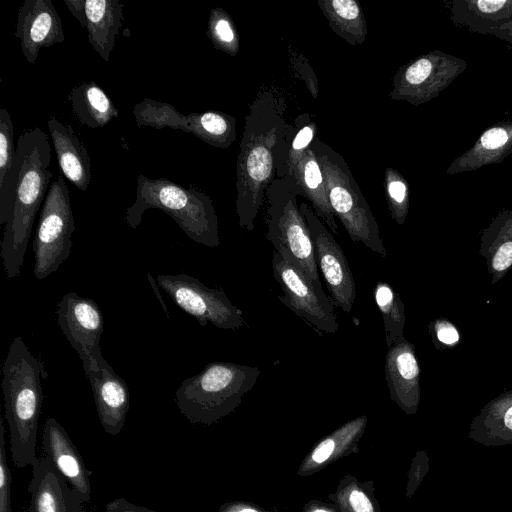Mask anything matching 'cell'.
Listing matches in <instances>:
<instances>
[{
	"label": "cell",
	"mask_w": 512,
	"mask_h": 512,
	"mask_svg": "<svg viewBox=\"0 0 512 512\" xmlns=\"http://www.w3.org/2000/svg\"><path fill=\"white\" fill-rule=\"evenodd\" d=\"M11 471L5 447V427L0 419V512H12Z\"/></svg>",
	"instance_id": "f546056e"
},
{
	"label": "cell",
	"mask_w": 512,
	"mask_h": 512,
	"mask_svg": "<svg viewBox=\"0 0 512 512\" xmlns=\"http://www.w3.org/2000/svg\"><path fill=\"white\" fill-rule=\"evenodd\" d=\"M106 512H156L147 507L134 504L125 498L118 497L108 502L105 506Z\"/></svg>",
	"instance_id": "836d02e7"
},
{
	"label": "cell",
	"mask_w": 512,
	"mask_h": 512,
	"mask_svg": "<svg viewBox=\"0 0 512 512\" xmlns=\"http://www.w3.org/2000/svg\"><path fill=\"white\" fill-rule=\"evenodd\" d=\"M299 195L304 197L294 176L286 173L273 179L265 193L266 237L278 254L308 278L320 282L311 232L297 202Z\"/></svg>",
	"instance_id": "8992f818"
},
{
	"label": "cell",
	"mask_w": 512,
	"mask_h": 512,
	"mask_svg": "<svg viewBox=\"0 0 512 512\" xmlns=\"http://www.w3.org/2000/svg\"><path fill=\"white\" fill-rule=\"evenodd\" d=\"M207 36L218 50L230 56H236L239 51L237 29L230 15L222 8L211 9L208 18Z\"/></svg>",
	"instance_id": "4316f807"
},
{
	"label": "cell",
	"mask_w": 512,
	"mask_h": 512,
	"mask_svg": "<svg viewBox=\"0 0 512 512\" xmlns=\"http://www.w3.org/2000/svg\"><path fill=\"white\" fill-rule=\"evenodd\" d=\"M31 466L29 512H85L80 494L46 456L37 457Z\"/></svg>",
	"instance_id": "5bb4252c"
},
{
	"label": "cell",
	"mask_w": 512,
	"mask_h": 512,
	"mask_svg": "<svg viewBox=\"0 0 512 512\" xmlns=\"http://www.w3.org/2000/svg\"><path fill=\"white\" fill-rule=\"evenodd\" d=\"M74 229L69 189L63 177H58L47 191L33 239V274L37 280L50 276L68 259Z\"/></svg>",
	"instance_id": "ba28073f"
},
{
	"label": "cell",
	"mask_w": 512,
	"mask_h": 512,
	"mask_svg": "<svg viewBox=\"0 0 512 512\" xmlns=\"http://www.w3.org/2000/svg\"><path fill=\"white\" fill-rule=\"evenodd\" d=\"M15 154L14 127L7 109H0V184L11 167Z\"/></svg>",
	"instance_id": "f1b7e54d"
},
{
	"label": "cell",
	"mask_w": 512,
	"mask_h": 512,
	"mask_svg": "<svg viewBox=\"0 0 512 512\" xmlns=\"http://www.w3.org/2000/svg\"><path fill=\"white\" fill-rule=\"evenodd\" d=\"M317 126L313 121H308L293 136L286 161V172L291 174L295 164L302 156L303 152L309 148L314 140Z\"/></svg>",
	"instance_id": "4dcf8cb0"
},
{
	"label": "cell",
	"mask_w": 512,
	"mask_h": 512,
	"mask_svg": "<svg viewBox=\"0 0 512 512\" xmlns=\"http://www.w3.org/2000/svg\"><path fill=\"white\" fill-rule=\"evenodd\" d=\"M317 4L333 32L352 46L367 36L364 13L355 0H318Z\"/></svg>",
	"instance_id": "603a6c76"
},
{
	"label": "cell",
	"mask_w": 512,
	"mask_h": 512,
	"mask_svg": "<svg viewBox=\"0 0 512 512\" xmlns=\"http://www.w3.org/2000/svg\"><path fill=\"white\" fill-rule=\"evenodd\" d=\"M47 126L63 175L85 192L91 180V159L87 149L69 124L51 116Z\"/></svg>",
	"instance_id": "ac0fdd59"
},
{
	"label": "cell",
	"mask_w": 512,
	"mask_h": 512,
	"mask_svg": "<svg viewBox=\"0 0 512 512\" xmlns=\"http://www.w3.org/2000/svg\"><path fill=\"white\" fill-rule=\"evenodd\" d=\"M98 363L97 370H89L85 375L91 385L102 428L110 435H117L122 431L129 411V388L103 356Z\"/></svg>",
	"instance_id": "9a60e30c"
},
{
	"label": "cell",
	"mask_w": 512,
	"mask_h": 512,
	"mask_svg": "<svg viewBox=\"0 0 512 512\" xmlns=\"http://www.w3.org/2000/svg\"><path fill=\"white\" fill-rule=\"evenodd\" d=\"M272 270L283 292L278 298L284 305L315 330L337 332L339 325L334 307L321 282L308 278L276 251L273 253Z\"/></svg>",
	"instance_id": "30bf717a"
},
{
	"label": "cell",
	"mask_w": 512,
	"mask_h": 512,
	"mask_svg": "<svg viewBox=\"0 0 512 512\" xmlns=\"http://www.w3.org/2000/svg\"><path fill=\"white\" fill-rule=\"evenodd\" d=\"M51 146L39 127L22 132L11 167L0 184V243L6 277L16 278L24 262L32 227L50 187Z\"/></svg>",
	"instance_id": "6da1fadb"
},
{
	"label": "cell",
	"mask_w": 512,
	"mask_h": 512,
	"mask_svg": "<svg viewBox=\"0 0 512 512\" xmlns=\"http://www.w3.org/2000/svg\"><path fill=\"white\" fill-rule=\"evenodd\" d=\"M314 512H327V511H324V510H316Z\"/></svg>",
	"instance_id": "ab89813d"
},
{
	"label": "cell",
	"mask_w": 512,
	"mask_h": 512,
	"mask_svg": "<svg viewBox=\"0 0 512 512\" xmlns=\"http://www.w3.org/2000/svg\"><path fill=\"white\" fill-rule=\"evenodd\" d=\"M374 301L382 315L387 347L404 339L405 310L398 292L387 282L378 281Z\"/></svg>",
	"instance_id": "d4e9b609"
},
{
	"label": "cell",
	"mask_w": 512,
	"mask_h": 512,
	"mask_svg": "<svg viewBox=\"0 0 512 512\" xmlns=\"http://www.w3.org/2000/svg\"><path fill=\"white\" fill-rule=\"evenodd\" d=\"M56 316L57 324L79 355L84 372L97 370L104 329V317L98 304L76 292H68L57 303Z\"/></svg>",
	"instance_id": "8fae6325"
},
{
	"label": "cell",
	"mask_w": 512,
	"mask_h": 512,
	"mask_svg": "<svg viewBox=\"0 0 512 512\" xmlns=\"http://www.w3.org/2000/svg\"><path fill=\"white\" fill-rule=\"evenodd\" d=\"M334 444L332 439H327L320 443L312 455L313 460L317 463L324 462L332 454Z\"/></svg>",
	"instance_id": "8d00e7d4"
},
{
	"label": "cell",
	"mask_w": 512,
	"mask_h": 512,
	"mask_svg": "<svg viewBox=\"0 0 512 512\" xmlns=\"http://www.w3.org/2000/svg\"><path fill=\"white\" fill-rule=\"evenodd\" d=\"M384 369L392 399L414 413L420 401V368L414 345L404 338L389 347Z\"/></svg>",
	"instance_id": "e0dca14e"
},
{
	"label": "cell",
	"mask_w": 512,
	"mask_h": 512,
	"mask_svg": "<svg viewBox=\"0 0 512 512\" xmlns=\"http://www.w3.org/2000/svg\"><path fill=\"white\" fill-rule=\"evenodd\" d=\"M507 140V132L503 128L495 127L487 130L481 136L480 144L486 149H496L503 146Z\"/></svg>",
	"instance_id": "d6a6232c"
},
{
	"label": "cell",
	"mask_w": 512,
	"mask_h": 512,
	"mask_svg": "<svg viewBox=\"0 0 512 512\" xmlns=\"http://www.w3.org/2000/svg\"><path fill=\"white\" fill-rule=\"evenodd\" d=\"M159 209L168 214L193 241L218 247L217 215L211 198L195 187L185 188L166 178L137 177L134 203L126 210L128 226L136 229L144 212Z\"/></svg>",
	"instance_id": "277c9868"
},
{
	"label": "cell",
	"mask_w": 512,
	"mask_h": 512,
	"mask_svg": "<svg viewBox=\"0 0 512 512\" xmlns=\"http://www.w3.org/2000/svg\"><path fill=\"white\" fill-rule=\"evenodd\" d=\"M157 283L181 310L203 327L212 324L219 329L236 330L246 323L243 312L221 289L209 288L184 273L158 275Z\"/></svg>",
	"instance_id": "9c48e42d"
},
{
	"label": "cell",
	"mask_w": 512,
	"mask_h": 512,
	"mask_svg": "<svg viewBox=\"0 0 512 512\" xmlns=\"http://www.w3.org/2000/svg\"><path fill=\"white\" fill-rule=\"evenodd\" d=\"M312 236L318 269L321 271L333 304L350 313L356 299V283L347 258L326 226L306 202L299 205Z\"/></svg>",
	"instance_id": "7c38bea8"
},
{
	"label": "cell",
	"mask_w": 512,
	"mask_h": 512,
	"mask_svg": "<svg viewBox=\"0 0 512 512\" xmlns=\"http://www.w3.org/2000/svg\"><path fill=\"white\" fill-rule=\"evenodd\" d=\"M132 113L138 127L171 128L184 132L187 128V115L169 103L144 98L134 106Z\"/></svg>",
	"instance_id": "484cf974"
},
{
	"label": "cell",
	"mask_w": 512,
	"mask_h": 512,
	"mask_svg": "<svg viewBox=\"0 0 512 512\" xmlns=\"http://www.w3.org/2000/svg\"><path fill=\"white\" fill-rule=\"evenodd\" d=\"M236 512H258V511L253 510V509L246 508V509H241V510L236 511Z\"/></svg>",
	"instance_id": "f35d334b"
},
{
	"label": "cell",
	"mask_w": 512,
	"mask_h": 512,
	"mask_svg": "<svg viewBox=\"0 0 512 512\" xmlns=\"http://www.w3.org/2000/svg\"><path fill=\"white\" fill-rule=\"evenodd\" d=\"M260 373L256 366L208 363L201 372L181 382L175 403L191 423L209 424L232 410L252 389Z\"/></svg>",
	"instance_id": "5b68a950"
},
{
	"label": "cell",
	"mask_w": 512,
	"mask_h": 512,
	"mask_svg": "<svg viewBox=\"0 0 512 512\" xmlns=\"http://www.w3.org/2000/svg\"><path fill=\"white\" fill-rule=\"evenodd\" d=\"M15 36L34 65L42 48L65 41L61 18L51 0H25L17 13Z\"/></svg>",
	"instance_id": "4fadbf2b"
},
{
	"label": "cell",
	"mask_w": 512,
	"mask_h": 512,
	"mask_svg": "<svg viewBox=\"0 0 512 512\" xmlns=\"http://www.w3.org/2000/svg\"><path fill=\"white\" fill-rule=\"evenodd\" d=\"M470 439L489 447L512 444V390L488 402L474 417Z\"/></svg>",
	"instance_id": "d6986e66"
},
{
	"label": "cell",
	"mask_w": 512,
	"mask_h": 512,
	"mask_svg": "<svg viewBox=\"0 0 512 512\" xmlns=\"http://www.w3.org/2000/svg\"><path fill=\"white\" fill-rule=\"evenodd\" d=\"M385 195L392 219L403 224L408 211V188L402 176L393 168H387L384 174Z\"/></svg>",
	"instance_id": "83f0119b"
},
{
	"label": "cell",
	"mask_w": 512,
	"mask_h": 512,
	"mask_svg": "<svg viewBox=\"0 0 512 512\" xmlns=\"http://www.w3.org/2000/svg\"><path fill=\"white\" fill-rule=\"evenodd\" d=\"M321 166L329 203L355 243L386 257L378 223L343 157L316 138L310 144Z\"/></svg>",
	"instance_id": "52a82bcc"
},
{
	"label": "cell",
	"mask_w": 512,
	"mask_h": 512,
	"mask_svg": "<svg viewBox=\"0 0 512 512\" xmlns=\"http://www.w3.org/2000/svg\"><path fill=\"white\" fill-rule=\"evenodd\" d=\"M432 331L436 339L444 345L452 346L459 341L457 329L450 322L442 319L433 323Z\"/></svg>",
	"instance_id": "1f68e13d"
},
{
	"label": "cell",
	"mask_w": 512,
	"mask_h": 512,
	"mask_svg": "<svg viewBox=\"0 0 512 512\" xmlns=\"http://www.w3.org/2000/svg\"><path fill=\"white\" fill-rule=\"evenodd\" d=\"M1 387L12 460L24 468L37 458L43 388L42 365L19 336L11 342L3 362Z\"/></svg>",
	"instance_id": "3957f363"
},
{
	"label": "cell",
	"mask_w": 512,
	"mask_h": 512,
	"mask_svg": "<svg viewBox=\"0 0 512 512\" xmlns=\"http://www.w3.org/2000/svg\"><path fill=\"white\" fill-rule=\"evenodd\" d=\"M42 446L46 456L68 484L81 496L84 503L91 499L90 471L64 427L54 418L46 419L42 432Z\"/></svg>",
	"instance_id": "2e32d148"
},
{
	"label": "cell",
	"mask_w": 512,
	"mask_h": 512,
	"mask_svg": "<svg viewBox=\"0 0 512 512\" xmlns=\"http://www.w3.org/2000/svg\"><path fill=\"white\" fill-rule=\"evenodd\" d=\"M68 100L78 121L89 128H102L119 117L114 103L95 81L72 88Z\"/></svg>",
	"instance_id": "7402d4cb"
},
{
	"label": "cell",
	"mask_w": 512,
	"mask_h": 512,
	"mask_svg": "<svg viewBox=\"0 0 512 512\" xmlns=\"http://www.w3.org/2000/svg\"><path fill=\"white\" fill-rule=\"evenodd\" d=\"M510 4L507 1H478L476 5L481 12L494 13L501 10L506 5Z\"/></svg>",
	"instance_id": "74e56055"
},
{
	"label": "cell",
	"mask_w": 512,
	"mask_h": 512,
	"mask_svg": "<svg viewBox=\"0 0 512 512\" xmlns=\"http://www.w3.org/2000/svg\"><path fill=\"white\" fill-rule=\"evenodd\" d=\"M187 133L206 144L227 149L236 139V119L220 111L191 112L187 114Z\"/></svg>",
	"instance_id": "cb8c5ba5"
},
{
	"label": "cell",
	"mask_w": 512,
	"mask_h": 512,
	"mask_svg": "<svg viewBox=\"0 0 512 512\" xmlns=\"http://www.w3.org/2000/svg\"><path fill=\"white\" fill-rule=\"evenodd\" d=\"M350 504L355 512H373V506L366 495L354 490L350 495Z\"/></svg>",
	"instance_id": "e575fe53"
},
{
	"label": "cell",
	"mask_w": 512,
	"mask_h": 512,
	"mask_svg": "<svg viewBox=\"0 0 512 512\" xmlns=\"http://www.w3.org/2000/svg\"><path fill=\"white\" fill-rule=\"evenodd\" d=\"M69 11L78 20L82 27L86 28L87 18L85 11L86 0H64Z\"/></svg>",
	"instance_id": "d590c367"
},
{
	"label": "cell",
	"mask_w": 512,
	"mask_h": 512,
	"mask_svg": "<svg viewBox=\"0 0 512 512\" xmlns=\"http://www.w3.org/2000/svg\"><path fill=\"white\" fill-rule=\"evenodd\" d=\"M123 3L118 0H86L88 42L105 61L110 59L123 21Z\"/></svg>",
	"instance_id": "ffe728a7"
},
{
	"label": "cell",
	"mask_w": 512,
	"mask_h": 512,
	"mask_svg": "<svg viewBox=\"0 0 512 512\" xmlns=\"http://www.w3.org/2000/svg\"><path fill=\"white\" fill-rule=\"evenodd\" d=\"M316 213L336 235L339 234L335 215L329 203L323 172L318 159L309 146L295 164L291 174Z\"/></svg>",
	"instance_id": "44dd1931"
},
{
	"label": "cell",
	"mask_w": 512,
	"mask_h": 512,
	"mask_svg": "<svg viewBox=\"0 0 512 512\" xmlns=\"http://www.w3.org/2000/svg\"><path fill=\"white\" fill-rule=\"evenodd\" d=\"M284 96L263 88L249 106L236 163V213L241 228L254 229L265 193L276 176V154L291 138Z\"/></svg>",
	"instance_id": "7a4b0ae2"
}]
</instances>
